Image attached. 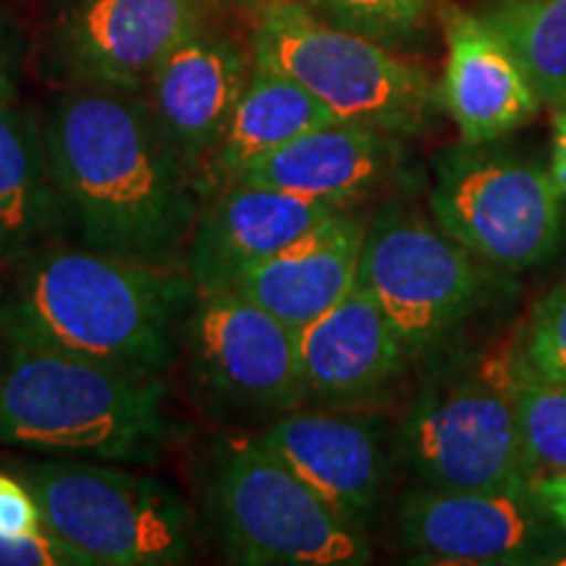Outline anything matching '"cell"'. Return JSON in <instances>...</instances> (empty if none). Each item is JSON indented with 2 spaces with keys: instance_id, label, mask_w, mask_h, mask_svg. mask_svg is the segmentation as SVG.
Instances as JSON below:
<instances>
[{
  "instance_id": "1",
  "label": "cell",
  "mask_w": 566,
  "mask_h": 566,
  "mask_svg": "<svg viewBox=\"0 0 566 566\" xmlns=\"http://www.w3.org/2000/svg\"><path fill=\"white\" fill-rule=\"evenodd\" d=\"M69 242L129 263L184 268L205 200L137 90L61 87L40 116Z\"/></svg>"
},
{
  "instance_id": "2",
  "label": "cell",
  "mask_w": 566,
  "mask_h": 566,
  "mask_svg": "<svg viewBox=\"0 0 566 566\" xmlns=\"http://www.w3.org/2000/svg\"><path fill=\"white\" fill-rule=\"evenodd\" d=\"M197 300L184 268L61 242L17 265L0 300V336L113 370L166 375L181 359L184 323Z\"/></svg>"
},
{
  "instance_id": "3",
  "label": "cell",
  "mask_w": 566,
  "mask_h": 566,
  "mask_svg": "<svg viewBox=\"0 0 566 566\" xmlns=\"http://www.w3.org/2000/svg\"><path fill=\"white\" fill-rule=\"evenodd\" d=\"M166 375H134L6 344L0 449L155 467L187 438Z\"/></svg>"
},
{
  "instance_id": "4",
  "label": "cell",
  "mask_w": 566,
  "mask_h": 566,
  "mask_svg": "<svg viewBox=\"0 0 566 566\" xmlns=\"http://www.w3.org/2000/svg\"><path fill=\"white\" fill-rule=\"evenodd\" d=\"M208 530L226 564L363 566V530L331 512L258 436H218L200 470Z\"/></svg>"
},
{
  "instance_id": "5",
  "label": "cell",
  "mask_w": 566,
  "mask_h": 566,
  "mask_svg": "<svg viewBox=\"0 0 566 566\" xmlns=\"http://www.w3.org/2000/svg\"><path fill=\"white\" fill-rule=\"evenodd\" d=\"M9 470L30 485L48 533L87 566H176L195 554L192 509L168 480L74 457L21 459Z\"/></svg>"
},
{
  "instance_id": "6",
  "label": "cell",
  "mask_w": 566,
  "mask_h": 566,
  "mask_svg": "<svg viewBox=\"0 0 566 566\" xmlns=\"http://www.w3.org/2000/svg\"><path fill=\"white\" fill-rule=\"evenodd\" d=\"M254 63L281 71L315 95L338 122L420 134L441 92L420 66L363 34L317 17L302 0H268L254 13Z\"/></svg>"
},
{
  "instance_id": "7",
  "label": "cell",
  "mask_w": 566,
  "mask_h": 566,
  "mask_svg": "<svg viewBox=\"0 0 566 566\" xmlns=\"http://www.w3.org/2000/svg\"><path fill=\"white\" fill-rule=\"evenodd\" d=\"M428 200L438 229L501 271L541 265L562 237L564 195L551 171L488 145L438 155Z\"/></svg>"
},
{
  "instance_id": "8",
  "label": "cell",
  "mask_w": 566,
  "mask_h": 566,
  "mask_svg": "<svg viewBox=\"0 0 566 566\" xmlns=\"http://www.w3.org/2000/svg\"><path fill=\"white\" fill-rule=\"evenodd\" d=\"M399 451L430 491H527L512 367L451 375L417 396Z\"/></svg>"
},
{
  "instance_id": "9",
  "label": "cell",
  "mask_w": 566,
  "mask_h": 566,
  "mask_svg": "<svg viewBox=\"0 0 566 566\" xmlns=\"http://www.w3.org/2000/svg\"><path fill=\"white\" fill-rule=\"evenodd\" d=\"M181 357L197 401L218 420L263 428L304 407L296 331L233 289L197 300Z\"/></svg>"
},
{
  "instance_id": "10",
  "label": "cell",
  "mask_w": 566,
  "mask_h": 566,
  "mask_svg": "<svg viewBox=\"0 0 566 566\" xmlns=\"http://www.w3.org/2000/svg\"><path fill=\"white\" fill-rule=\"evenodd\" d=\"M357 283L412 357L454 334L483 294L475 254L399 202H386L367 221Z\"/></svg>"
},
{
  "instance_id": "11",
  "label": "cell",
  "mask_w": 566,
  "mask_h": 566,
  "mask_svg": "<svg viewBox=\"0 0 566 566\" xmlns=\"http://www.w3.org/2000/svg\"><path fill=\"white\" fill-rule=\"evenodd\" d=\"M205 0H55L42 32L61 87L142 92L155 66L205 24Z\"/></svg>"
},
{
  "instance_id": "12",
  "label": "cell",
  "mask_w": 566,
  "mask_h": 566,
  "mask_svg": "<svg viewBox=\"0 0 566 566\" xmlns=\"http://www.w3.org/2000/svg\"><path fill=\"white\" fill-rule=\"evenodd\" d=\"M399 541L412 562L554 564L566 535L527 491H422L399 506Z\"/></svg>"
},
{
  "instance_id": "13",
  "label": "cell",
  "mask_w": 566,
  "mask_h": 566,
  "mask_svg": "<svg viewBox=\"0 0 566 566\" xmlns=\"http://www.w3.org/2000/svg\"><path fill=\"white\" fill-rule=\"evenodd\" d=\"M252 69V45L244 48L231 34L202 24L155 66L142 87L163 139L200 181L205 163L221 142Z\"/></svg>"
},
{
  "instance_id": "14",
  "label": "cell",
  "mask_w": 566,
  "mask_h": 566,
  "mask_svg": "<svg viewBox=\"0 0 566 566\" xmlns=\"http://www.w3.org/2000/svg\"><path fill=\"white\" fill-rule=\"evenodd\" d=\"M338 210L271 187L226 184L200 205L184 252V271L200 296L231 292L247 273Z\"/></svg>"
},
{
  "instance_id": "15",
  "label": "cell",
  "mask_w": 566,
  "mask_h": 566,
  "mask_svg": "<svg viewBox=\"0 0 566 566\" xmlns=\"http://www.w3.org/2000/svg\"><path fill=\"white\" fill-rule=\"evenodd\" d=\"M254 436L331 512L365 533L386 485V454L370 420L296 407Z\"/></svg>"
},
{
  "instance_id": "16",
  "label": "cell",
  "mask_w": 566,
  "mask_h": 566,
  "mask_svg": "<svg viewBox=\"0 0 566 566\" xmlns=\"http://www.w3.org/2000/svg\"><path fill=\"white\" fill-rule=\"evenodd\" d=\"M304 405L370 401L405 373L412 354L380 304L354 286L328 313L296 331Z\"/></svg>"
},
{
  "instance_id": "17",
  "label": "cell",
  "mask_w": 566,
  "mask_h": 566,
  "mask_svg": "<svg viewBox=\"0 0 566 566\" xmlns=\"http://www.w3.org/2000/svg\"><path fill=\"white\" fill-rule=\"evenodd\" d=\"M401 158L405 150L394 134L336 122L252 160L229 184L271 187L344 210L391 184Z\"/></svg>"
},
{
  "instance_id": "18",
  "label": "cell",
  "mask_w": 566,
  "mask_h": 566,
  "mask_svg": "<svg viewBox=\"0 0 566 566\" xmlns=\"http://www.w3.org/2000/svg\"><path fill=\"white\" fill-rule=\"evenodd\" d=\"M441 105L467 145H493L541 108L516 55L480 13L443 9Z\"/></svg>"
},
{
  "instance_id": "19",
  "label": "cell",
  "mask_w": 566,
  "mask_h": 566,
  "mask_svg": "<svg viewBox=\"0 0 566 566\" xmlns=\"http://www.w3.org/2000/svg\"><path fill=\"white\" fill-rule=\"evenodd\" d=\"M365 233L367 221L359 212L338 210L247 273L233 292L302 331L357 286Z\"/></svg>"
},
{
  "instance_id": "20",
  "label": "cell",
  "mask_w": 566,
  "mask_h": 566,
  "mask_svg": "<svg viewBox=\"0 0 566 566\" xmlns=\"http://www.w3.org/2000/svg\"><path fill=\"white\" fill-rule=\"evenodd\" d=\"M69 242L40 116L0 103V265H19L45 247Z\"/></svg>"
},
{
  "instance_id": "21",
  "label": "cell",
  "mask_w": 566,
  "mask_h": 566,
  "mask_svg": "<svg viewBox=\"0 0 566 566\" xmlns=\"http://www.w3.org/2000/svg\"><path fill=\"white\" fill-rule=\"evenodd\" d=\"M338 118L300 82L254 63L221 142L202 168L205 195L216 192L252 160L279 150L302 134L336 124Z\"/></svg>"
},
{
  "instance_id": "22",
  "label": "cell",
  "mask_w": 566,
  "mask_h": 566,
  "mask_svg": "<svg viewBox=\"0 0 566 566\" xmlns=\"http://www.w3.org/2000/svg\"><path fill=\"white\" fill-rule=\"evenodd\" d=\"M480 17L516 55L537 101L566 108V0H499Z\"/></svg>"
},
{
  "instance_id": "23",
  "label": "cell",
  "mask_w": 566,
  "mask_h": 566,
  "mask_svg": "<svg viewBox=\"0 0 566 566\" xmlns=\"http://www.w3.org/2000/svg\"><path fill=\"white\" fill-rule=\"evenodd\" d=\"M514 409L530 480L566 475V380L514 370Z\"/></svg>"
},
{
  "instance_id": "24",
  "label": "cell",
  "mask_w": 566,
  "mask_h": 566,
  "mask_svg": "<svg viewBox=\"0 0 566 566\" xmlns=\"http://www.w3.org/2000/svg\"><path fill=\"white\" fill-rule=\"evenodd\" d=\"M328 24L357 32L380 45L409 48L424 34L428 0H302Z\"/></svg>"
},
{
  "instance_id": "25",
  "label": "cell",
  "mask_w": 566,
  "mask_h": 566,
  "mask_svg": "<svg viewBox=\"0 0 566 566\" xmlns=\"http://www.w3.org/2000/svg\"><path fill=\"white\" fill-rule=\"evenodd\" d=\"M527 363L546 378L566 380V281L537 304L527 336Z\"/></svg>"
},
{
  "instance_id": "26",
  "label": "cell",
  "mask_w": 566,
  "mask_h": 566,
  "mask_svg": "<svg viewBox=\"0 0 566 566\" xmlns=\"http://www.w3.org/2000/svg\"><path fill=\"white\" fill-rule=\"evenodd\" d=\"M40 533H45V520L30 485L13 470H0V537L24 541Z\"/></svg>"
},
{
  "instance_id": "27",
  "label": "cell",
  "mask_w": 566,
  "mask_h": 566,
  "mask_svg": "<svg viewBox=\"0 0 566 566\" xmlns=\"http://www.w3.org/2000/svg\"><path fill=\"white\" fill-rule=\"evenodd\" d=\"M0 566H87V562L45 530L24 541L0 537Z\"/></svg>"
},
{
  "instance_id": "28",
  "label": "cell",
  "mask_w": 566,
  "mask_h": 566,
  "mask_svg": "<svg viewBox=\"0 0 566 566\" xmlns=\"http://www.w3.org/2000/svg\"><path fill=\"white\" fill-rule=\"evenodd\" d=\"M21 66H24V42L17 24L0 11V103L17 101Z\"/></svg>"
},
{
  "instance_id": "29",
  "label": "cell",
  "mask_w": 566,
  "mask_h": 566,
  "mask_svg": "<svg viewBox=\"0 0 566 566\" xmlns=\"http://www.w3.org/2000/svg\"><path fill=\"white\" fill-rule=\"evenodd\" d=\"M530 493L566 535V475L533 478L530 480Z\"/></svg>"
},
{
  "instance_id": "30",
  "label": "cell",
  "mask_w": 566,
  "mask_h": 566,
  "mask_svg": "<svg viewBox=\"0 0 566 566\" xmlns=\"http://www.w3.org/2000/svg\"><path fill=\"white\" fill-rule=\"evenodd\" d=\"M551 176L556 187L566 197V108H556L554 113V142H551Z\"/></svg>"
},
{
  "instance_id": "31",
  "label": "cell",
  "mask_w": 566,
  "mask_h": 566,
  "mask_svg": "<svg viewBox=\"0 0 566 566\" xmlns=\"http://www.w3.org/2000/svg\"><path fill=\"white\" fill-rule=\"evenodd\" d=\"M205 3H229V6H254V9H260V6L268 3V0H205Z\"/></svg>"
},
{
  "instance_id": "32",
  "label": "cell",
  "mask_w": 566,
  "mask_h": 566,
  "mask_svg": "<svg viewBox=\"0 0 566 566\" xmlns=\"http://www.w3.org/2000/svg\"><path fill=\"white\" fill-rule=\"evenodd\" d=\"M3 292H6V289H3V283H0V300H3Z\"/></svg>"
}]
</instances>
